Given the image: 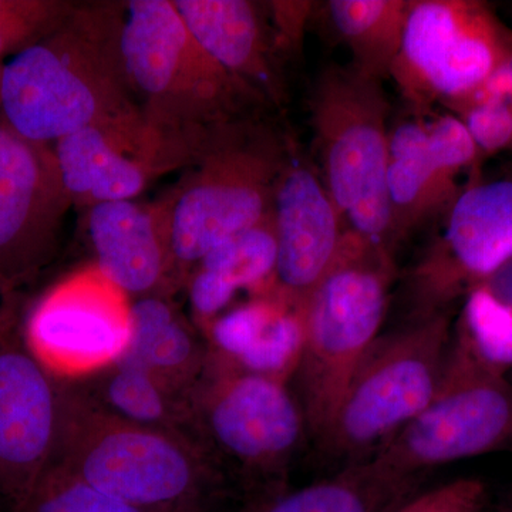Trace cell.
Here are the masks:
<instances>
[{
	"mask_svg": "<svg viewBox=\"0 0 512 512\" xmlns=\"http://www.w3.org/2000/svg\"><path fill=\"white\" fill-rule=\"evenodd\" d=\"M124 6L128 83L164 174L191 167L229 127L269 109L198 45L173 0Z\"/></svg>",
	"mask_w": 512,
	"mask_h": 512,
	"instance_id": "cell-1",
	"label": "cell"
},
{
	"mask_svg": "<svg viewBox=\"0 0 512 512\" xmlns=\"http://www.w3.org/2000/svg\"><path fill=\"white\" fill-rule=\"evenodd\" d=\"M124 12V2L76 3L59 29L5 62L0 120L50 146L83 128L140 120L124 62Z\"/></svg>",
	"mask_w": 512,
	"mask_h": 512,
	"instance_id": "cell-2",
	"label": "cell"
},
{
	"mask_svg": "<svg viewBox=\"0 0 512 512\" xmlns=\"http://www.w3.org/2000/svg\"><path fill=\"white\" fill-rule=\"evenodd\" d=\"M49 466L154 512H211L227 485L188 437L120 419L77 382H62Z\"/></svg>",
	"mask_w": 512,
	"mask_h": 512,
	"instance_id": "cell-3",
	"label": "cell"
},
{
	"mask_svg": "<svg viewBox=\"0 0 512 512\" xmlns=\"http://www.w3.org/2000/svg\"><path fill=\"white\" fill-rule=\"evenodd\" d=\"M394 276L392 251L346 229L335 262L305 303L296 397L313 440L325 436L379 336Z\"/></svg>",
	"mask_w": 512,
	"mask_h": 512,
	"instance_id": "cell-4",
	"label": "cell"
},
{
	"mask_svg": "<svg viewBox=\"0 0 512 512\" xmlns=\"http://www.w3.org/2000/svg\"><path fill=\"white\" fill-rule=\"evenodd\" d=\"M292 138L264 114L234 124L171 190L170 288L184 286L211 249L272 214Z\"/></svg>",
	"mask_w": 512,
	"mask_h": 512,
	"instance_id": "cell-5",
	"label": "cell"
},
{
	"mask_svg": "<svg viewBox=\"0 0 512 512\" xmlns=\"http://www.w3.org/2000/svg\"><path fill=\"white\" fill-rule=\"evenodd\" d=\"M320 178L348 231L394 251L387 194L389 103L383 82L352 64L320 72L311 99Z\"/></svg>",
	"mask_w": 512,
	"mask_h": 512,
	"instance_id": "cell-6",
	"label": "cell"
},
{
	"mask_svg": "<svg viewBox=\"0 0 512 512\" xmlns=\"http://www.w3.org/2000/svg\"><path fill=\"white\" fill-rule=\"evenodd\" d=\"M285 382L239 372L208 359L190 392L188 439L204 451L244 500L284 490L286 470L306 433Z\"/></svg>",
	"mask_w": 512,
	"mask_h": 512,
	"instance_id": "cell-7",
	"label": "cell"
},
{
	"mask_svg": "<svg viewBox=\"0 0 512 512\" xmlns=\"http://www.w3.org/2000/svg\"><path fill=\"white\" fill-rule=\"evenodd\" d=\"M512 444V384L456 328L429 404L369 460L393 483L416 485L434 468Z\"/></svg>",
	"mask_w": 512,
	"mask_h": 512,
	"instance_id": "cell-8",
	"label": "cell"
},
{
	"mask_svg": "<svg viewBox=\"0 0 512 512\" xmlns=\"http://www.w3.org/2000/svg\"><path fill=\"white\" fill-rule=\"evenodd\" d=\"M451 339V309L413 318L410 325L377 336L318 441L319 450L348 466L369 460L429 404Z\"/></svg>",
	"mask_w": 512,
	"mask_h": 512,
	"instance_id": "cell-9",
	"label": "cell"
},
{
	"mask_svg": "<svg viewBox=\"0 0 512 512\" xmlns=\"http://www.w3.org/2000/svg\"><path fill=\"white\" fill-rule=\"evenodd\" d=\"M512 30L476 0H410L390 73L409 109L429 111L476 92L495 72Z\"/></svg>",
	"mask_w": 512,
	"mask_h": 512,
	"instance_id": "cell-10",
	"label": "cell"
},
{
	"mask_svg": "<svg viewBox=\"0 0 512 512\" xmlns=\"http://www.w3.org/2000/svg\"><path fill=\"white\" fill-rule=\"evenodd\" d=\"M20 333L47 373L60 382H80L126 355L133 335V298L92 262L46 289Z\"/></svg>",
	"mask_w": 512,
	"mask_h": 512,
	"instance_id": "cell-11",
	"label": "cell"
},
{
	"mask_svg": "<svg viewBox=\"0 0 512 512\" xmlns=\"http://www.w3.org/2000/svg\"><path fill=\"white\" fill-rule=\"evenodd\" d=\"M410 275L413 318L451 309L512 261V180L470 181Z\"/></svg>",
	"mask_w": 512,
	"mask_h": 512,
	"instance_id": "cell-12",
	"label": "cell"
},
{
	"mask_svg": "<svg viewBox=\"0 0 512 512\" xmlns=\"http://www.w3.org/2000/svg\"><path fill=\"white\" fill-rule=\"evenodd\" d=\"M72 207L55 148L0 120V292L28 284L55 259Z\"/></svg>",
	"mask_w": 512,
	"mask_h": 512,
	"instance_id": "cell-13",
	"label": "cell"
},
{
	"mask_svg": "<svg viewBox=\"0 0 512 512\" xmlns=\"http://www.w3.org/2000/svg\"><path fill=\"white\" fill-rule=\"evenodd\" d=\"M426 113L410 110L390 126L387 194L393 249L414 229L443 217L464 190L458 178L468 173L476 180L483 163L457 116Z\"/></svg>",
	"mask_w": 512,
	"mask_h": 512,
	"instance_id": "cell-14",
	"label": "cell"
},
{
	"mask_svg": "<svg viewBox=\"0 0 512 512\" xmlns=\"http://www.w3.org/2000/svg\"><path fill=\"white\" fill-rule=\"evenodd\" d=\"M62 382L30 355L20 326L0 315V512H18L52 461Z\"/></svg>",
	"mask_w": 512,
	"mask_h": 512,
	"instance_id": "cell-15",
	"label": "cell"
},
{
	"mask_svg": "<svg viewBox=\"0 0 512 512\" xmlns=\"http://www.w3.org/2000/svg\"><path fill=\"white\" fill-rule=\"evenodd\" d=\"M276 241L274 289L303 312L320 279L335 262L346 227L316 165L291 141L272 207Z\"/></svg>",
	"mask_w": 512,
	"mask_h": 512,
	"instance_id": "cell-16",
	"label": "cell"
},
{
	"mask_svg": "<svg viewBox=\"0 0 512 512\" xmlns=\"http://www.w3.org/2000/svg\"><path fill=\"white\" fill-rule=\"evenodd\" d=\"M188 32L269 109L284 103L279 43L269 2L173 0Z\"/></svg>",
	"mask_w": 512,
	"mask_h": 512,
	"instance_id": "cell-17",
	"label": "cell"
},
{
	"mask_svg": "<svg viewBox=\"0 0 512 512\" xmlns=\"http://www.w3.org/2000/svg\"><path fill=\"white\" fill-rule=\"evenodd\" d=\"M53 148L70 201L83 210L137 200L164 175L141 119L83 128Z\"/></svg>",
	"mask_w": 512,
	"mask_h": 512,
	"instance_id": "cell-18",
	"label": "cell"
},
{
	"mask_svg": "<svg viewBox=\"0 0 512 512\" xmlns=\"http://www.w3.org/2000/svg\"><path fill=\"white\" fill-rule=\"evenodd\" d=\"M86 211L93 264L131 298L170 295V197L107 202Z\"/></svg>",
	"mask_w": 512,
	"mask_h": 512,
	"instance_id": "cell-19",
	"label": "cell"
},
{
	"mask_svg": "<svg viewBox=\"0 0 512 512\" xmlns=\"http://www.w3.org/2000/svg\"><path fill=\"white\" fill-rule=\"evenodd\" d=\"M212 362L288 383L303 346V312L276 293L227 309L202 333Z\"/></svg>",
	"mask_w": 512,
	"mask_h": 512,
	"instance_id": "cell-20",
	"label": "cell"
},
{
	"mask_svg": "<svg viewBox=\"0 0 512 512\" xmlns=\"http://www.w3.org/2000/svg\"><path fill=\"white\" fill-rule=\"evenodd\" d=\"M276 241L272 214L211 249L192 269L185 289L192 318L204 333L227 311L239 291L266 295L274 289Z\"/></svg>",
	"mask_w": 512,
	"mask_h": 512,
	"instance_id": "cell-21",
	"label": "cell"
},
{
	"mask_svg": "<svg viewBox=\"0 0 512 512\" xmlns=\"http://www.w3.org/2000/svg\"><path fill=\"white\" fill-rule=\"evenodd\" d=\"M124 359L190 393L207 362V343L168 295L133 302V335Z\"/></svg>",
	"mask_w": 512,
	"mask_h": 512,
	"instance_id": "cell-22",
	"label": "cell"
},
{
	"mask_svg": "<svg viewBox=\"0 0 512 512\" xmlns=\"http://www.w3.org/2000/svg\"><path fill=\"white\" fill-rule=\"evenodd\" d=\"M417 493L419 488L384 480L360 463L299 490L247 498L242 512H394Z\"/></svg>",
	"mask_w": 512,
	"mask_h": 512,
	"instance_id": "cell-23",
	"label": "cell"
},
{
	"mask_svg": "<svg viewBox=\"0 0 512 512\" xmlns=\"http://www.w3.org/2000/svg\"><path fill=\"white\" fill-rule=\"evenodd\" d=\"M77 383L120 419L188 437L190 393L174 389L131 360L123 357L99 375Z\"/></svg>",
	"mask_w": 512,
	"mask_h": 512,
	"instance_id": "cell-24",
	"label": "cell"
},
{
	"mask_svg": "<svg viewBox=\"0 0 512 512\" xmlns=\"http://www.w3.org/2000/svg\"><path fill=\"white\" fill-rule=\"evenodd\" d=\"M409 0H332L330 28L348 47L353 67L370 79H390L402 47Z\"/></svg>",
	"mask_w": 512,
	"mask_h": 512,
	"instance_id": "cell-25",
	"label": "cell"
},
{
	"mask_svg": "<svg viewBox=\"0 0 512 512\" xmlns=\"http://www.w3.org/2000/svg\"><path fill=\"white\" fill-rule=\"evenodd\" d=\"M456 330L490 365L504 372L512 366V311L484 286L466 296Z\"/></svg>",
	"mask_w": 512,
	"mask_h": 512,
	"instance_id": "cell-26",
	"label": "cell"
},
{
	"mask_svg": "<svg viewBox=\"0 0 512 512\" xmlns=\"http://www.w3.org/2000/svg\"><path fill=\"white\" fill-rule=\"evenodd\" d=\"M74 6L69 0H0V62L13 59L59 29Z\"/></svg>",
	"mask_w": 512,
	"mask_h": 512,
	"instance_id": "cell-27",
	"label": "cell"
},
{
	"mask_svg": "<svg viewBox=\"0 0 512 512\" xmlns=\"http://www.w3.org/2000/svg\"><path fill=\"white\" fill-rule=\"evenodd\" d=\"M18 512H154L97 490L55 466L46 468Z\"/></svg>",
	"mask_w": 512,
	"mask_h": 512,
	"instance_id": "cell-28",
	"label": "cell"
},
{
	"mask_svg": "<svg viewBox=\"0 0 512 512\" xmlns=\"http://www.w3.org/2000/svg\"><path fill=\"white\" fill-rule=\"evenodd\" d=\"M473 138L481 161L512 150V107L498 97L468 96L448 104Z\"/></svg>",
	"mask_w": 512,
	"mask_h": 512,
	"instance_id": "cell-29",
	"label": "cell"
},
{
	"mask_svg": "<svg viewBox=\"0 0 512 512\" xmlns=\"http://www.w3.org/2000/svg\"><path fill=\"white\" fill-rule=\"evenodd\" d=\"M487 487L478 478H457L413 495L394 512H484Z\"/></svg>",
	"mask_w": 512,
	"mask_h": 512,
	"instance_id": "cell-30",
	"label": "cell"
},
{
	"mask_svg": "<svg viewBox=\"0 0 512 512\" xmlns=\"http://www.w3.org/2000/svg\"><path fill=\"white\" fill-rule=\"evenodd\" d=\"M470 96L498 97V99L507 101L512 107V37L507 53H505L501 63L498 64L495 72L491 74L490 79L480 89L471 93Z\"/></svg>",
	"mask_w": 512,
	"mask_h": 512,
	"instance_id": "cell-31",
	"label": "cell"
},
{
	"mask_svg": "<svg viewBox=\"0 0 512 512\" xmlns=\"http://www.w3.org/2000/svg\"><path fill=\"white\" fill-rule=\"evenodd\" d=\"M498 302L512 311V261L498 269L483 285Z\"/></svg>",
	"mask_w": 512,
	"mask_h": 512,
	"instance_id": "cell-32",
	"label": "cell"
},
{
	"mask_svg": "<svg viewBox=\"0 0 512 512\" xmlns=\"http://www.w3.org/2000/svg\"><path fill=\"white\" fill-rule=\"evenodd\" d=\"M3 69H5V63L0 62V110H2Z\"/></svg>",
	"mask_w": 512,
	"mask_h": 512,
	"instance_id": "cell-33",
	"label": "cell"
},
{
	"mask_svg": "<svg viewBox=\"0 0 512 512\" xmlns=\"http://www.w3.org/2000/svg\"><path fill=\"white\" fill-rule=\"evenodd\" d=\"M504 512H512V505H511L510 510H507V511H504Z\"/></svg>",
	"mask_w": 512,
	"mask_h": 512,
	"instance_id": "cell-34",
	"label": "cell"
}]
</instances>
